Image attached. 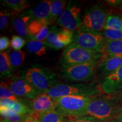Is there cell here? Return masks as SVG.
Returning <instances> with one entry per match:
<instances>
[{
  "mask_svg": "<svg viewBox=\"0 0 122 122\" xmlns=\"http://www.w3.org/2000/svg\"><path fill=\"white\" fill-rule=\"evenodd\" d=\"M43 93L48 94L53 99L71 95L96 97L100 93V90L92 84H59Z\"/></svg>",
  "mask_w": 122,
  "mask_h": 122,
  "instance_id": "4",
  "label": "cell"
},
{
  "mask_svg": "<svg viewBox=\"0 0 122 122\" xmlns=\"http://www.w3.org/2000/svg\"><path fill=\"white\" fill-rule=\"evenodd\" d=\"M25 44V41L23 38L18 35H13L10 41V46L15 51L20 50Z\"/></svg>",
  "mask_w": 122,
  "mask_h": 122,
  "instance_id": "30",
  "label": "cell"
},
{
  "mask_svg": "<svg viewBox=\"0 0 122 122\" xmlns=\"http://www.w3.org/2000/svg\"><path fill=\"white\" fill-rule=\"evenodd\" d=\"M11 62L10 56L6 51L0 53V72L1 76L10 77L11 76Z\"/></svg>",
  "mask_w": 122,
  "mask_h": 122,
  "instance_id": "24",
  "label": "cell"
},
{
  "mask_svg": "<svg viewBox=\"0 0 122 122\" xmlns=\"http://www.w3.org/2000/svg\"><path fill=\"white\" fill-rule=\"evenodd\" d=\"M30 115L37 119L40 122H67L66 116L57 109L46 113Z\"/></svg>",
  "mask_w": 122,
  "mask_h": 122,
  "instance_id": "18",
  "label": "cell"
},
{
  "mask_svg": "<svg viewBox=\"0 0 122 122\" xmlns=\"http://www.w3.org/2000/svg\"><path fill=\"white\" fill-rule=\"evenodd\" d=\"M51 2L52 1L44 0L38 4L32 11L30 12L32 20H39L46 23L49 25Z\"/></svg>",
  "mask_w": 122,
  "mask_h": 122,
  "instance_id": "16",
  "label": "cell"
},
{
  "mask_svg": "<svg viewBox=\"0 0 122 122\" xmlns=\"http://www.w3.org/2000/svg\"><path fill=\"white\" fill-rule=\"evenodd\" d=\"M27 30L30 39L42 42L46 39L49 32L48 24L35 19L30 21L28 24Z\"/></svg>",
  "mask_w": 122,
  "mask_h": 122,
  "instance_id": "14",
  "label": "cell"
},
{
  "mask_svg": "<svg viewBox=\"0 0 122 122\" xmlns=\"http://www.w3.org/2000/svg\"><path fill=\"white\" fill-rule=\"evenodd\" d=\"M24 122H40L39 120L30 115H27Z\"/></svg>",
  "mask_w": 122,
  "mask_h": 122,
  "instance_id": "35",
  "label": "cell"
},
{
  "mask_svg": "<svg viewBox=\"0 0 122 122\" xmlns=\"http://www.w3.org/2000/svg\"><path fill=\"white\" fill-rule=\"evenodd\" d=\"M103 56V53L86 49L72 42L65 48L59 63L63 68L80 64L97 62Z\"/></svg>",
  "mask_w": 122,
  "mask_h": 122,
  "instance_id": "1",
  "label": "cell"
},
{
  "mask_svg": "<svg viewBox=\"0 0 122 122\" xmlns=\"http://www.w3.org/2000/svg\"><path fill=\"white\" fill-rule=\"evenodd\" d=\"M10 59L13 67H19L24 63L25 57V53L22 50L14 51L10 53Z\"/></svg>",
  "mask_w": 122,
  "mask_h": 122,
  "instance_id": "28",
  "label": "cell"
},
{
  "mask_svg": "<svg viewBox=\"0 0 122 122\" xmlns=\"http://www.w3.org/2000/svg\"><path fill=\"white\" fill-rule=\"evenodd\" d=\"M101 62L98 65L97 70L100 75L106 76L113 73L122 65V58L105 56L103 54Z\"/></svg>",
  "mask_w": 122,
  "mask_h": 122,
  "instance_id": "15",
  "label": "cell"
},
{
  "mask_svg": "<svg viewBox=\"0 0 122 122\" xmlns=\"http://www.w3.org/2000/svg\"><path fill=\"white\" fill-rule=\"evenodd\" d=\"M97 62L80 64L63 68L61 77L69 82H87L93 78Z\"/></svg>",
  "mask_w": 122,
  "mask_h": 122,
  "instance_id": "7",
  "label": "cell"
},
{
  "mask_svg": "<svg viewBox=\"0 0 122 122\" xmlns=\"http://www.w3.org/2000/svg\"><path fill=\"white\" fill-rule=\"evenodd\" d=\"M1 2L4 6L17 14L29 7L28 1L25 0H3Z\"/></svg>",
  "mask_w": 122,
  "mask_h": 122,
  "instance_id": "23",
  "label": "cell"
},
{
  "mask_svg": "<svg viewBox=\"0 0 122 122\" xmlns=\"http://www.w3.org/2000/svg\"><path fill=\"white\" fill-rule=\"evenodd\" d=\"M108 2H110L109 3H110V4H112L114 5L119 7L120 9L122 11V1H108Z\"/></svg>",
  "mask_w": 122,
  "mask_h": 122,
  "instance_id": "36",
  "label": "cell"
},
{
  "mask_svg": "<svg viewBox=\"0 0 122 122\" xmlns=\"http://www.w3.org/2000/svg\"><path fill=\"white\" fill-rule=\"evenodd\" d=\"M18 15L14 12H9L6 10H4L0 13V29L4 30L7 26L9 22L10 17L11 15Z\"/></svg>",
  "mask_w": 122,
  "mask_h": 122,
  "instance_id": "31",
  "label": "cell"
},
{
  "mask_svg": "<svg viewBox=\"0 0 122 122\" xmlns=\"http://www.w3.org/2000/svg\"><path fill=\"white\" fill-rule=\"evenodd\" d=\"M120 19H121V21H122V16H120Z\"/></svg>",
  "mask_w": 122,
  "mask_h": 122,
  "instance_id": "39",
  "label": "cell"
},
{
  "mask_svg": "<svg viewBox=\"0 0 122 122\" xmlns=\"http://www.w3.org/2000/svg\"><path fill=\"white\" fill-rule=\"evenodd\" d=\"M74 32L65 28L59 29L53 26L49 30L45 41L46 46L55 50H59L67 46L73 42Z\"/></svg>",
  "mask_w": 122,
  "mask_h": 122,
  "instance_id": "10",
  "label": "cell"
},
{
  "mask_svg": "<svg viewBox=\"0 0 122 122\" xmlns=\"http://www.w3.org/2000/svg\"><path fill=\"white\" fill-rule=\"evenodd\" d=\"M0 97L1 99H9L15 101H19L20 99L12 92L7 82L1 81L0 85Z\"/></svg>",
  "mask_w": 122,
  "mask_h": 122,
  "instance_id": "27",
  "label": "cell"
},
{
  "mask_svg": "<svg viewBox=\"0 0 122 122\" xmlns=\"http://www.w3.org/2000/svg\"><path fill=\"white\" fill-rule=\"evenodd\" d=\"M9 40L8 37L6 36H2L0 38V50L1 52H2L3 50L9 48Z\"/></svg>",
  "mask_w": 122,
  "mask_h": 122,
  "instance_id": "33",
  "label": "cell"
},
{
  "mask_svg": "<svg viewBox=\"0 0 122 122\" xmlns=\"http://www.w3.org/2000/svg\"><path fill=\"white\" fill-rule=\"evenodd\" d=\"M118 97H119V100L120 101H121V102L122 103V89L120 90V91L118 93Z\"/></svg>",
  "mask_w": 122,
  "mask_h": 122,
  "instance_id": "37",
  "label": "cell"
},
{
  "mask_svg": "<svg viewBox=\"0 0 122 122\" xmlns=\"http://www.w3.org/2000/svg\"><path fill=\"white\" fill-rule=\"evenodd\" d=\"M108 14L104 7L96 5L85 11L81 17L80 30L99 32L104 30Z\"/></svg>",
  "mask_w": 122,
  "mask_h": 122,
  "instance_id": "6",
  "label": "cell"
},
{
  "mask_svg": "<svg viewBox=\"0 0 122 122\" xmlns=\"http://www.w3.org/2000/svg\"><path fill=\"white\" fill-rule=\"evenodd\" d=\"M46 45L44 42L30 40L27 44V48L29 52L33 53L39 57H41L46 53Z\"/></svg>",
  "mask_w": 122,
  "mask_h": 122,
  "instance_id": "25",
  "label": "cell"
},
{
  "mask_svg": "<svg viewBox=\"0 0 122 122\" xmlns=\"http://www.w3.org/2000/svg\"><path fill=\"white\" fill-rule=\"evenodd\" d=\"M8 85L15 96L28 100H33L40 94L37 90L28 83L25 79L14 77L9 80Z\"/></svg>",
  "mask_w": 122,
  "mask_h": 122,
  "instance_id": "11",
  "label": "cell"
},
{
  "mask_svg": "<svg viewBox=\"0 0 122 122\" xmlns=\"http://www.w3.org/2000/svg\"><path fill=\"white\" fill-rule=\"evenodd\" d=\"M66 1L63 0H56L52 1L51 4V11H50L49 25L53 24L58 22L60 16L67 7Z\"/></svg>",
  "mask_w": 122,
  "mask_h": 122,
  "instance_id": "19",
  "label": "cell"
},
{
  "mask_svg": "<svg viewBox=\"0 0 122 122\" xmlns=\"http://www.w3.org/2000/svg\"><path fill=\"white\" fill-rule=\"evenodd\" d=\"M1 121L5 122H24L27 115H19L11 110L0 107Z\"/></svg>",
  "mask_w": 122,
  "mask_h": 122,
  "instance_id": "22",
  "label": "cell"
},
{
  "mask_svg": "<svg viewBox=\"0 0 122 122\" xmlns=\"http://www.w3.org/2000/svg\"><path fill=\"white\" fill-rule=\"evenodd\" d=\"M0 107L11 110L19 115H30L31 114V111L28 104L20 101H15L9 99H1Z\"/></svg>",
  "mask_w": 122,
  "mask_h": 122,
  "instance_id": "17",
  "label": "cell"
},
{
  "mask_svg": "<svg viewBox=\"0 0 122 122\" xmlns=\"http://www.w3.org/2000/svg\"><path fill=\"white\" fill-rule=\"evenodd\" d=\"M120 112H122V106H121V107H120Z\"/></svg>",
  "mask_w": 122,
  "mask_h": 122,
  "instance_id": "38",
  "label": "cell"
},
{
  "mask_svg": "<svg viewBox=\"0 0 122 122\" xmlns=\"http://www.w3.org/2000/svg\"><path fill=\"white\" fill-rule=\"evenodd\" d=\"M103 54L122 58V41L105 39Z\"/></svg>",
  "mask_w": 122,
  "mask_h": 122,
  "instance_id": "20",
  "label": "cell"
},
{
  "mask_svg": "<svg viewBox=\"0 0 122 122\" xmlns=\"http://www.w3.org/2000/svg\"><path fill=\"white\" fill-rule=\"evenodd\" d=\"M120 107L113 101L94 97L88 105L85 116L109 122L119 114Z\"/></svg>",
  "mask_w": 122,
  "mask_h": 122,
  "instance_id": "5",
  "label": "cell"
},
{
  "mask_svg": "<svg viewBox=\"0 0 122 122\" xmlns=\"http://www.w3.org/2000/svg\"><path fill=\"white\" fill-rule=\"evenodd\" d=\"M83 96H67L53 99L56 109L62 112L66 117L85 116L86 108L92 98Z\"/></svg>",
  "mask_w": 122,
  "mask_h": 122,
  "instance_id": "2",
  "label": "cell"
},
{
  "mask_svg": "<svg viewBox=\"0 0 122 122\" xmlns=\"http://www.w3.org/2000/svg\"><path fill=\"white\" fill-rule=\"evenodd\" d=\"M109 122H122V112H119L118 115L110 120Z\"/></svg>",
  "mask_w": 122,
  "mask_h": 122,
  "instance_id": "34",
  "label": "cell"
},
{
  "mask_svg": "<svg viewBox=\"0 0 122 122\" xmlns=\"http://www.w3.org/2000/svg\"><path fill=\"white\" fill-rule=\"evenodd\" d=\"M31 20L30 14L22 15L15 18L13 22L15 31L22 37H27L28 35L27 27Z\"/></svg>",
  "mask_w": 122,
  "mask_h": 122,
  "instance_id": "21",
  "label": "cell"
},
{
  "mask_svg": "<svg viewBox=\"0 0 122 122\" xmlns=\"http://www.w3.org/2000/svg\"><path fill=\"white\" fill-rule=\"evenodd\" d=\"M103 36L105 39L111 40H122V30H105Z\"/></svg>",
  "mask_w": 122,
  "mask_h": 122,
  "instance_id": "32",
  "label": "cell"
},
{
  "mask_svg": "<svg viewBox=\"0 0 122 122\" xmlns=\"http://www.w3.org/2000/svg\"><path fill=\"white\" fill-rule=\"evenodd\" d=\"M24 78L40 93L59 84L56 74L41 67H33L25 72Z\"/></svg>",
  "mask_w": 122,
  "mask_h": 122,
  "instance_id": "3",
  "label": "cell"
},
{
  "mask_svg": "<svg viewBox=\"0 0 122 122\" xmlns=\"http://www.w3.org/2000/svg\"><path fill=\"white\" fill-rule=\"evenodd\" d=\"M67 117V122H109L103 121L89 116H81V117Z\"/></svg>",
  "mask_w": 122,
  "mask_h": 122,
  "instance_id": "29",
  "label": "cell"
},
{
  "mask_svg": "<svg viewBox=\"0 0 122 122\" xmlns=\"http://www.w3.org/2000/svg\"><path fill=\"white\" fill-rule=\"evenodd\" d=\"M28 105L31 111V114L46 113L56 109L54 100L44 93L40 94L36 98L31 100Z\"/></svg>",
  "mask_w": 122,
  "mask_h": 122,
  "instance_id": "12",
  "label": "cell"
},
{
  "mask_svg": "<svg viewBox=\"0 0 122 122\" xmlns=\"http://www.w3.org/2000/svg\"><path fill=\"white\" fill-rule=\"evenodd\" d=\"M101 88L110 95L118 93L122 89V65L115 72L104 77Z\"/></svg>",
  "mask_w": 122,
  "mask_h": 122,
  "instance_id": "13",
  "label": "cell"
},
{
  "mask_svg": "<svg viewBox=\"0 0 122 122\" xmlns=\"http://www.w3.org/2000/svg\"><path fill=\"white\" fill-rule=\"evenodd\" d=\"M105 40L100 32L79 30L74 34L72 43L86 49L103 53Z\"/></svg>",
  "mask_w": 122,
  "mask_h": 122,
  "instance_id": "8",
  "label": "cell"
},
{
  "mask_svg": "<svg viewBox=\"0 0 122 122\" xmlns=\"http://www.w3.org/2000/svg\"><path fill=\"white\" fill-rule=\"evenodd\" d=\"M81 7L75 2L70 1L66 9L60 16L58 24L71 31H79L81 23Z\"/></svg>",
  "mask_w": 122,
  "mask_h": 122,
  "instance_id": "9",
  "label": "cell"
},
{
  "mask_svg": "<svg viewBox=\"0 0 122 122\" xmlns=\"http://www.w3.org/2000/svg\"><path fill=\"white\" fill-rule=\"evenodd\" d=\"M104 30H122V23L120 16L113 14L108 15L105 24Z\"/></svg>",
  "mask_w": 122,
  "mask_h": 122,
  "instance_id": "26",
  "label": "cell"
}]
</instances>
